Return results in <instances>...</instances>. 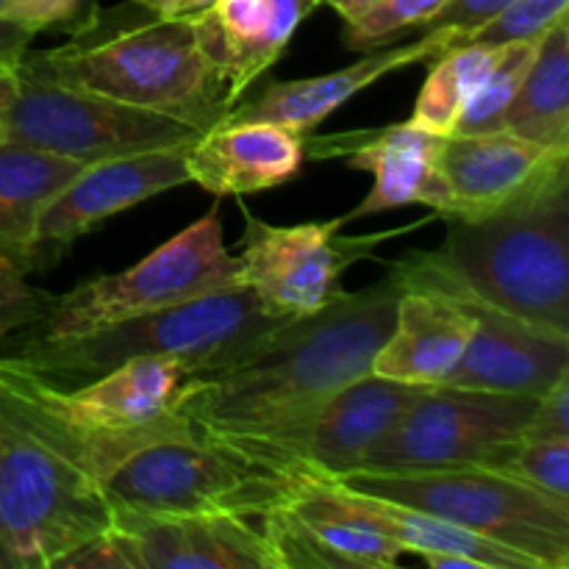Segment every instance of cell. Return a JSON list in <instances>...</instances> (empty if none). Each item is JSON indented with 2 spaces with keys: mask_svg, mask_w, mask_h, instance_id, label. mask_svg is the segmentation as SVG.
<instances>
[{
  "mask_svg": "<svg viewBox=\"0 0 569 569\" xmlns=\"http://www.w3.org/2000/svg\"><path fill=\"white\" fill-rule=\"evenodd\" d=\"M98 11V0H6L0 6V20L22 28L31 37L44 31L76 37L92 26Z\"/></svg>",
  "mask_w": 569,
  "mask_h": 569,
  "instance_id": "4dcf8cb0",
  "label": "cell"
},
{
  "mask_svg": "<svg viewBox=\"0 0 569 569\" xmlns=\"http://www.w3.org/2000/svg\"><path fill=\"white\" fill-rule=\"evenodd\" d=\"M500 50L503 44L459 42L428 61V78L417 94L409 122L439 137H450L498 61Z\"/></svg>",
  "mask_w": 569,
  "mask_h": 569,
  "instance_id": "484cf974",
  "label": "cell"
},
{
  "mask_svg": "<svg viewBox=\"0 0 569 569\" xmlns=\"http://www.w3.org/2000/svg\"><path fill=\"white\" fill-rule=\"evenodd\" d=\"M87 164L31 148L0 142V253L42 270L37 253V226L50 200Z\"/></svg>",
  "mask_w": 569,
  "mask_h": 569,
  "instance_id": "603a6c76",
  "label": "cell"
},
{
  "mask_svg": "<svg viewBox=\"0 0 569 569\" xmlns=\"http://www.w3.org/2000/svg\"><path fill=\"white\" fill-rule=\"evenodd\" d=\"M17 59H0V142H3L6 120H9L11 103H14L17 94Z\"/></svg>",
  "mask_w": 569,
  "mask_h": 569,
  "instance_id": "8d00e7d4",
  "label": "cell"
},
{
  "mask_svg": "<svg viewBox=\"0 0 569 569\" xmlns=\"http://www.w3.org/2000/svg\"><path fill=\"white\" fill-rule=\"evenodd\" d=\"M448 48H453L448 33L426 31L417 42L370 50L365 59L353 61L342 70L315 78H298V81L270 83L253 103L233 106L226 120H270L292 128L300 137H309L328 114H333L339 106L356 98L361 89L372 87L378 78L400 70V67L428 64Z\"/></svg>",
  "mask_w": 569,
  "mask_h": 569,
  "instance_id": "ffe728a7",
  "label": "cell"
},
{
  "mask_svg": "<svg viewBox=\"0 0 569 569\" xmlns=\"http://www.w3.org/2000/svg\"><path fill=\"white\" fill-rule=\"evenodd\" d=\"M569 0H511L487 26L476 28L465 42L509 44L520 39H542L561 17H567Z\"/></svg>",
  "mask_w": 569,
  "mask_h": 569,
  "instance_id": "1f68e13d",
  "label": "cell"
},
{
  "mask_svg": "<svg viewBox=\"0 0 569 569\" xmlns=\"http://www.w3.org/2000/svg\"><path fill=\"white\" fill-rule=\"evenodd\" d=\"M133 3L159 20H194L206 14L217 0H133Z\"/></svg>",
  "mask_w": 569,
  "mask_h": 569,
  "instance_id": "d590c367",
  "label": "cell"
},
{
  "mask_svg": "<svg viewBox=\"0 0 569 569\" xmlns=\"http://www.w3.org/2000/svg\"><path fill=\"white\" fill-rule=\"evenodd\" d=\"M276 569H389L400 548L342 500L331 478L292 472L281 503L261 515Z\"/></svg>",
  "mask_w": 569,
  "mask_h": 569,
  "instance_id": "5bb4252c",
  "label": "cell"
},
{
  "mask_svg": "<svg viewBox=\"0 0 569 569\" xmlns=\"http://www.w3.org/2000/svg\"><path fill=\"white\" fill-rule=\"evenodd\" d=\"M537 400V395L433 383L367 453L365 470H500L520 448Z\"/></svg>",
  "mask_w": 569,
  "mask_h": 569,
  "instance_id": "30bf717a",
  "label": "cell"
},
{
  "mask_svg": "<svg viewBox=\"0 0 569 569\" xmlns=\"http://www.w3.org/2000/svg\"><path fill=\"white\" fill-rule=\"evenodd\" d=\"M320 0H217L192 26L206 59L228 81L233 106L287 50Z\"/></svg>",
  "mask_w": 569,
  "mask_h": 569,
  "instance_id": "44dd1931",
  "label": "cell"
},
{
  "mask_svg": "<svg viewBox=\"0 0 569 569\" xmlns=\"http://www.w3.org/2000/svg\"><path fill=\"white\" fill-rule=\"evenodd\" d=\"M306 137L270 120H222L187 148V176L214 198H242L295 181Z\"/></svg>",
  "mask_w": 569,
  "mask_h": 569,
  "instance_id": "d6986e66",
  "label": "cell"
},
{
  "mask_svg": "<svg viewBox=\"0 0 569 569\" xmlns=\"http://www.w3.org/2000/svg\"><path fill=\"white\" fill-rule=\"evenodd\" d=\"M6 3V0H0V6H3Z\"/></svg>",
  "mask_w": 569,
  "mask_h": 569,
  "instance_id": "ab89813d",
  "label": "cell"
},
{
  "mask_svg": "<svg viewBox=\"0 0 569 569\" xmlns=\"http://www.w3.org/2000/svg\"><path fill=\"white\" fill-rule=\"evenodd\" d=\"M537 44L539 39H520V42L503 44L498 61L483 78L481 89L470 100L453 133H492L503 128L506 114H509L511 103H515L517 92L526 81Z\"/></svg>",
  "mask_w": 569,
  "mask_h": 569,
  "instance_id": "4316f807",
  "label": "cell"
},
{
  "mask_svg": "<svg viewBox=\"0 0 569 569\" xmlns=\"http://www.w3.org/2000/svg\"><path fill=\"white\" fill-rule=\"evenodd\" d=\"M287 322L292 320L272 315L248 283H233L81 337L11 342L0 356L56 387L92 381L137 356H172L187 365L189 378H206L253 356Z\"/></svg>",
  "mask_w": 569,
  "mask_h": 569,
  "instance_id": "3957f363",
  "label": "cell"
},
{
  "mask_svg": "<svg viewBox=\"0 0 569 569\" xmlns=\"http://www.w3.org/2000/svg\"><path fill=\"white\" fill-rule=\"evenodd\" d=\"M139 569H276L259 528L242 515H144L114 506Z\"/></svg>",
  "mask_w": 569,
  "mask_h": 569,
  "instance_id": "ac0fdd59",
  "label": "cell"
},
{
  "mask_svg": "<svg viewBox=\"0 0 569 569\" xmlns=\"http://www.w3.org/2000/svg\"><path fill=\"white\" fill-rule=\"evenodd\" d=\"M476 320L453 300L428 289H403L389 337L370 370L415 387L445 383L470 345Z\"/></svg>",
  "mask_w": 569,
  "mask_h": 569,
  "instance_id": "7402d4cb",
  "label": "cell"
},
{
  "mask_svg": "<svg viewBox=\"0 0 569 569\" xmlns=\"http://www.w3.org/2000/svg\"><path fill=\"white\" fill-rule=\"evenodd\" d=\"M200 133L203 131L176 117L64 87L17 64V94L3 142L31 144L81 164H94L148 150L189 148Z\"/></svg>",
  "mask_w": 569,
  "mask_h": 569,
  "instance_id": "8fae6325",
  "label": "cell"
},
{
  "mask_svg": "<svg viewBox=\"0 0 569 569\" xmlns=\"http://www.w3.org/2000/svg\"><path fill=\"white\" fill-rule=\"evenodd\" d=\"M342 487L448 520L476 537L517 550L542 569H569V500L489 467L453 470H359L328 476Z\"/></svg>",
  "mask_w": 569,
  "mask_h": 569,
  "instance_id": "8992f818",
  "label": "cell"
},
{
  "mask_svg": "<svg viewBox=\"0 0 569 569\" xmlns=\"http://www.w3.org/2000/svg\"><path fill=\"white\" fill-rule=\"evenodd\" d=\"M17 64L48 81L159 111L198 131L233 109L228 81L206 59L192 20H159L137 3L98 11L87 31L48 50H22Z\"/></svg>",
  "mask_w": 569,
  "mask_h": 569,
  "instance_id": "7a4b0ae2",
  "label": "cell"
},
{
  "mask_svg": "<svg viewBox=\"0 0 569 569\" xmlns=\"http://www.w3.org/2000/svg\"><path fill=\"white\" fill-rule=\"evenodd\" d=\"M244 231L239 242V281L248 283L261 303L278 317L298 320L315 315L342 292V276L359 261L372 259L383 242L411 233L437 214L392 231L345 237L339 217L303 226H270L242 209Z\"/></svg>",
  "mask_w": 569,
  "mask_h": 569,
  "instance_id": "7c38bea8",
  "label": "cell"
},
{
  "mask_svg": "<svg viewBox=\"0 0 569 569\" xmlns=\"http://www.w3.org/2000/svg\"><path fill=\"white\" fill-rule=\"evenodd\" d=\"M503 128L545 148H569V14L539 39Z\"/></svg>",
  "mask_w": 569,
  "mask_h": 569,
  "instance_id": "d4e9b609",
  "label": "cell"
},
{
  "mask_svg": "<svg viewBox=\"0 0 569 569\" xmlns=\"http://www.w3.org/2000/svg\"><path fill=\"white\" fill-rule=\"evenodd\" d=\"M433 264L476 298L569 333V178L495 214L445 220Z\"/></svg>",
  "mask_w": 569,
  "mask_h": 569,
  "instance_id": "5b68a950",
  "label": "cell"
},
{
  "mask_svg": "<svg viewBox=\"0 0 569 569\" xmlns=\"http://www.w3.org/2000/svg\"><path fill=\"white\" fill-rule=\"evenodd\" d=\"M320 3L331 6V9L337 11L345 22H356L361 14H367L372 6L381 3V0H320Z\"/></svg>",
  "mask_w": 569,
  "mask_h": 569,
  "instance_id": "f35d334b",
  "label": "cell"
},
{
  "mask_svg": "<svg viewBox=\"0 0 569 569\" xmlns=\"http://www.w3.org/2000/svg\"><path fill=\"white\" fill-rule=\"evenodd\" d=\"M511 0H448L437 17L426 26V31H445L450 44H459L470 37L476 28L487 26L492 17L509 6Z\"/></svg>",
  "mask_w": 569,
  "mask_h": 569,
  "instance_id": "836d02e7",
  "label": "cell"
},
{
  "mask_svg": "<svg viewBox=\"0 0 569 569\" xmlns=\"http://www.w3.org/2000/svg\"><path fill=\"white\" fill-rule=\"evenodd\" d=\"M422 389L367 372L283 420L244 431L200 433L253 465L287 476H348L365 470L367 453L398 426Z\"/></svg>",
  "mask_w": 569,
  "mask_h": 569,
  "instance_id": "9c48e42d",
  "label": "cell"
},
{
  "mask_svg": "<svg viewBox=\"0 0 569 569\" xmlns=\"http://www.w3.org/2000/svg\"><path fill=\"white\" fill-rule=\"evenodd\" d=\"M442 170L453 194L448 220L495 214L569 178V148H545L506 128L492 133H450Z\"/></svg>",
  "mask_w": 569,
  "mask_h": 569,
  "instance_id": "e0dca14e",
  "label": "cell"
},
{
  "mask_svg": "<svg viewBox=\"0 0 569 569\" xmlns=\"http://www.w3.org/2000/svg\"><path fill=\"white\" fill-rule=\"evenodd\" d=\"M292 472L253 465L198 428L156 439L133 450L106 476L111 506L144 515H228L261 517L281 503Z\"/></svg>",
  "mask_w": 569,
  "mask_h": 569,
  "instance_id": "ba28073f",
  "label": "cell"
},
{
  "mask_svg": "<svg viewBox=\"0 0 569 569\" xmlns=\"http://www.w3.org/2000/svg\"><path fill=\"white\" fill-rule=\"evenodd\" d=\"M522 439H569V372L561 376L545 395L528 420Z\"/></svg>",
  "mask_w": 569,
  "mask_h": 569,
  "instance_id": "e575fe53",
  "label": "cell"
},
{
  "mask_svg": "<svg viewBox=\"0 0 569 569\" xmlns=\"http://www.w3.org/2000/svg\"><path fill=\"white\" fill-rule=\"evenodd\" d=\"M500 472L520 478L539 492L569 500V439H522Z\"/></svg>",
  "mask_w": 569,
  "mask_h": 569,
  "instance_id": "f546056e",
  "label": "cell"
},
{
  "mask_svg": "<svg viewBox=\"0 0 569 569\" xmlns=\"http://www.w3.org/2000/svg\"><path fill=\"white\" fill-rule=\"evenodd\" d=\"M56 569H139V561L131 539L111 522L103 533L67 553Z\"/></svg>",
  "mask_w": 569,
  "mask_h": 569,
  "instance_id": "d6a6232c",
  "label": "cell"
},
{
  "mask_svg": "<svg viewBox=\"0 0 569 569\" xmlns=\"http://www.w3.org/2000/svg\"><path fill=\"white\" fill-rule=\"evenodd\" d=\"M233 283H242L237 256L222 242L220 214L211 209L128 270L100 276L56 295L50 315L14 333L11 342L39 345L81 337Z\"/></svg>",
  "mask_w": 569,
  "mask_h": 569,
  "instance_id": "52a82bcc",
  "label": "cell"
},
{
  "mask_svg": "<svg viewBox=\"0 0 569 569\" xmlns=\"http://www.w3.org/2000/svg\"><path fill=\"white\" fill-rule=\"evenodd\" d=\"M31 267L9 253H0V345L9 342L14 333L37 326L50 315L56 295L33 287L28 281Z\"/></svg>",
  "mask_w": 569,
  "mask_h": 569,
  "instance_id": "f1b7e54d",
  "label": "cell"
},
{
  "mask_svg": "<svg viewBox=\"0 0 569 569\" xmlns=\"http://www.w3.org/2000/svg\"><path fill=\"white\" fill-rule=\"evenodd\" d=\"M111 520L103 483L42 431L0 372V569H56Z\"/></svg>",
  "mask_w": 569,
  "mask_h": 569,
  "instance_id": "277c9868",
  "label": "cell"
},
{
  "mask_svg": "<svg viewBox=\"0 0 569 569\" xmlns=\"http://www.w3.org/2000/svg\"><path fill=\"white\" fill-rule=\"evenodd\" d=\"M403 289H428L453 300L476 320L470 345L445 383L489 392L545 395L569 372V333L537 326L476 298L445 276L426 250H411L389 264Z\"/></svg>",
  "mask_w": 569,
  "mask_h": 569,
  "instance_id": "4fadbf2b",
  "label": "cell"
},
{
  "mask_svg": "<svg viewBox=\"0 0 569 569\" xmlns=\"http://www.w3.org/2000/svg\"><path fill=\"white\" fill-rule=\"evenodd\" d=\"M183 183H189L187 148H161L87 164L39 217V261L42 267L56 264L78 237L100 222Z\"/></svg>",
  "mask_w": 569,
  "mask_h": 569,
  "instance_id": "2e32d148",
  "label": "cell"
},
{
  "mask_svg": "<svg viewBox=\"0 0 569 569\" xmlns=\"http://www.w3.org/2000/svg\"><path fill=\"white\" fill-rule=\"evenodd\" d=\"M31 33L0 20V59H17L31 44Z\"/></svg>",
  "mask_w": 569,
  "mask_h": 569,
  "instance_id": "74e56055",
  "label": "cell"
},
{
  "mask_svg": "<svg viewBox=\"0 0 569 569\" xmlns=\"http://www.w3.org/2000/svg\"><path fill=\"white\" fill-rule=\"evenodd\" d=\"M333 487L339 489V495H342L350 509L359 511L383 537L395 539L403 548V553H417L420 559H428V556H465L481 569H542L528 556L489 542L483 537H476V533L465 531V528L453 526L448 520H439L428 511L411 509V506L398 503V500L356 492V489L342 487L339 481H333Z\"/></svg>",
  "mask_w": 569,
  "mask_h": 569,
  "instance_id": "cb8c5ba5",
  "label": "cell"
},
{
  "mask_svg": "<svg viewBox=\"0 0 569 569\" xmlns=\"http://www.w3.org/2000/svg\"><path fill=\"white\" fill-rule=\"evenodd\" d=\"M445 139L415 122H392L331 137H306V159H345L353 170L372 172L370 194L339 220L348 222L376 217L389 209L420 203L448 220L453 211L448 178L442 170Z\"/></svg>",
  "mask_w": 569,
  "mask_h": 569,
  "instance_id": "9a60e30c",
  "label": "cell"
},
{
  "mask_svg": "<svg viewBox=\"0 0 569 569\" xmlns=\"http://www.w3.org/2000/svg\"><path fill=\"white\" fill-rule=\"evenodd\" d=\"M403 287L387 278L339 292L315 315L272 333L253 356L206 378H189L178 411L203 433L244 431L309 409L372 372Z\"/></svg>",
  "mask_w": 569,
  "mask_h": 569,
  "instance_id": "6da1fadb",
  "label": "cell"
},
{
  "mask_svg": "<svg viewBox=\"0 0 569 569\" xmlns=\"http://www.w3.org/2000/svg\"><path fill=\"white\" fill-rule=\"evenodd\" d=\"M448 0H381L356 22H345L342 42L356 53L387 48L400 33L426 28Z\"/></svg>",
  "mask_w": 569,
  "mask_h": 569,
  "instance_id": "83f0119b",
  "label": "cell"
}]
</instances>
